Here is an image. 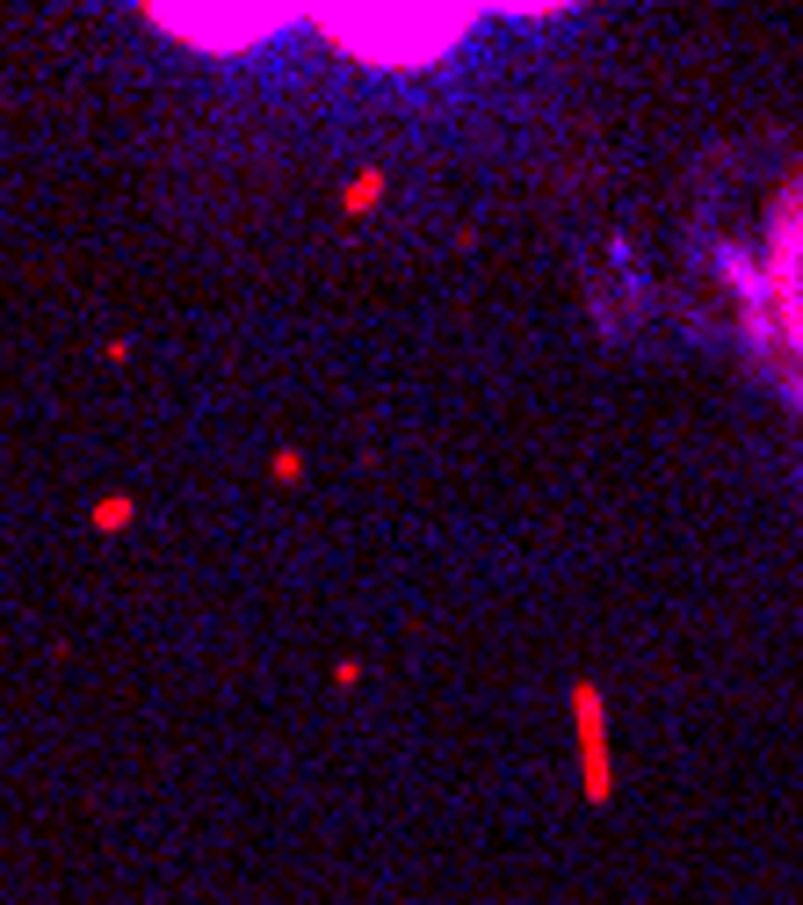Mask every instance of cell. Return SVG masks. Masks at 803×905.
<instances>
[{
  "label": "cell",
  "instance_id": "cell-1",
  "mask_svg": "<svg viewBox=\"0 0 803 905\" xmlns=\"http://www.w3.org/2000/svg\"><path fill=\"white\" fill-rule=\"evenodd\" d=\"M95 522H102V529H123V522H131V500H102Z\"/></svg>",
  "mask_w": 803,
  "mask_h": 905
},
{
  "label": "cell",
  "instance_id": "cell-2",
  "mask_svg": "<svg viewBox=\"0 0 803 905\" xmlns=\"http://www.w3.org/2000/svg\"><path fill=\"white\" fill-rule=\"evenodd\" d=\"M369 203H377V174H362L355 189H348V210H369Z\"/></svg>",
  "mask_w": 803,
  "mask_h": 905
}]
</instances>
